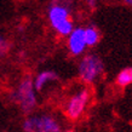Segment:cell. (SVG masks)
Wrapping results in <instances>:
<instances>
[{
    "mask_svg": "<svg viewBox=\"0 0 132 132\" xmlns=\"http://www.w3.org/2000/svg\"><path fill=\"white\" fill-rule=\"evenodd\" d=\"M63 132H78V131H76V130H74V128L68 127V128H64Z\"/></svg>",
    "mask_w": 132,
    "mask_h": 132,
    "instance_id": "12",
    "label": "cell"
},
{
    "mask_svg": "<svg viewBox=\"0 0 132 132\" xmlns=\"http://www.w3.org/2000/svg\"><path fill=\"white\" fill-rule=\"evenodd\" d=\"M104 62L95 52H85L78 62V78L84 85L95 84L104 74Z\"/></svg>",
    "mask_w": 132,
    "mask_h": 132,
    "instance_id": "4",
    "label": "cell"
},
{
    "mask_svg": "<svg viewBox=\"0 0 132 132\" xmlns=\"http://www.w3.org/2000/svg\"><path fill=\"white\" fill-rule=\"evenodd\" d=\"M87 6L88 7H91V9H93V10H96L97 6H98V4H97L96 1H87Z\"/></svg>",
    "mask_w": 132,
    "mask_h": 132,
    "instance_id": "11",
    "label": "cell"
},
{
    "mask_svg": "<svg viewBox=\"0 0 132 132\" xmlns=\"http://www.w3.org/2000/svg\"><path fill=\"white\" fill-rule=\"evenodd\" d=\"M61 81V75L53 69H43L33 76V82L36 92H44L45 88L50 85L57 84Z\"/></svg>",
    "mask_w": 132,
    "mask_h": 132,
    "instance_id": "7",
    "label": "cell"
},
{
    "mask_svg": "<svg viewBox=\"0 0 132 132\" xmlns=\"http://www.w3.org/2000/svg\"><path fill=\"white\" fill-rule=\"evenodd\" d=\"M115 84L121 88H125L132 85V67H125L116 74Z\"/></svg>",
    "mask_w": 132,
    "mask_h": 132,
    "instance_id": "9",
    "label": "cell"
},
{
    "mask_svg": "<svg viewBox=\"0 0 132 132\" xmlns=\"http://www.w3.org/2000/svg\"><path fill=\"white\" fill-rule=\"evenodd\" d=\"M21 127L23 132H63L64 130L62 121L47 112H34L24 116Z\"/></svg>",
    "mask_w": 132,
    "mask_h": 132,
    "instance_id": "3",
    "label": "cell"
},
{
    "mask_svg": "<svg viewBox=\"0 0 132 132\" xmlns=\"http://www.w3.org/2000/svg\"><path fill=\"white\" fill-rule=\"evenodd\" d=\"M46 17L51 29L61 38H67L75 28L70 3H51L46 10Z\"/></svg>",
    "mask_w": 132,
    "mask_h": 132,
    "instance_id": "1",
    "label": "cell"
},
{
    "mask_svg": "<svg viewBox=\"0 0 132 132\" xmlns=\"http://www.w3.org/2000/svg\"><path fill=\"white\" fill-rule=\"evenodd\" d=\"M91 101V90L87 86H81L72 92L63 104V113L70 121H78L85 114Z\"/></svg>",
    "mask_w": 132,
    "mask_h": 132,
    "instance_id": "5",
    "label": "cell"
},
{
    "mask_svg": "<svg viewBox=\"0 0 132 132\" xmlns=\"http://www.w3.org/2000/svg\"><path fill=\"white\" fill-rule=\"evenodd\" d=\"M125 4L130 6V7H132V0H125Z\"/></svg>",
    "mask_w": 132,
    "mask_h": 132,
    "instance_id": "13",
    "label": "cell"
},
{
    "mask_svg": "<svg viewBox=\"0 0 132 132\" xmlns=\"http://www.w3.org/2000/svg\"><path fill=\"white\" fill-rule=\"evenodd\" d=\"M18 57H20V58H24V57H26V53H24V51H21L20 53H18Z\"/></svg>",
    "mask_w": 132,
    "mask_h": 132,
    "instance_id": "14",
    "label": "cell"
},
{
    "mask_svg": "<svg viewBox=\"0 0 132 132\" xmlns=\"http://www.w3.org/2000/svg\"><path fill=\"white\" fill-rule=\"evenodd\" d=\"M85 32V41L87 47H95L96 45H98L101 40V32L95 24H88L86 27H84Z\"/></svg>",
    "mask_w": 132,
    "mask_h": 132,
    "instance_id": "8",
    "label": "cell"
},
{
    "mask_svg": "<svg viewBox=\"0 0 132 132\" xmlns=\"http://www.w3.org/2000/svg\"><path fill=\"white\" fill-rule=\"evenodd\" d=\"M10 100L16 104L26 116L35 112L39 105V100L32 75L26 74L21 78V80L10 92Z\"/></svg>",
    "mask_w": 132,
    "mask_h": 132,
    "instance_id": "2",
    "label": "cell"
},
{
    "mask_svg": "<svg viewBox=\"0 0 132 132\" xmlns=\"http://www.w3.org/2000/svg\"><path fill=\"white\" fill-rule=\"evenodd\" d=\"M67 50L69 55L73 57H81L85 53L87 45L85 41V32L84 27H75L73 29V32L69 34L67 38Z\"/></svg>",
    "mask_w": 132,
    "mask_h": 132,
    "instance_id": "6",
    "label": "cell"
},
{
    "mask_svg": "<svg viewBox=\"0 0 132 132\" xmlns=\"http://www.w3.org/2000/svg\"><path fill=\"white\" fill-rule=\"evenodd\" d=\"M11 50V43L0 30V56H6Z\"/></svg>",
    "mask_w": 132,
    "mask_h": 132,
    "instance_id": "10",
    "label": "cell"
}]
</instances>
